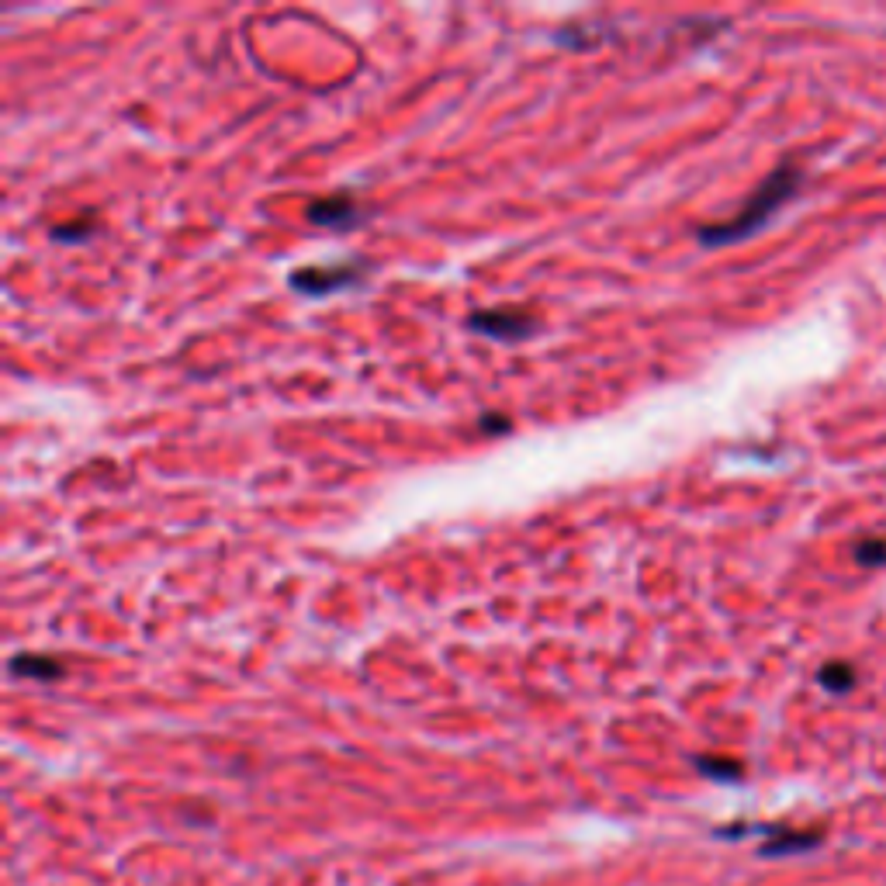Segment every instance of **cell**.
<instances>
[{
  "label": "cell",
  "instance_id": "6da1fadb",
  "mask_svg": "<svg viewBox=\"0 0 886 886\" xmlns=\"http://www.w3.org/2000/svg\"><path fill=\"white\" fill-rule=\"evenodd\" d=\"M800 180H803L800 167H793V163H783V167L772 170V174L755 187V194L745 201V208H741L738 215H731V219H724V222L703 225V229L696 232V239H700L703 246L741 243V239H748L752 232L762 229V225L769 222L772 215H776L779 208H783L786 201L793 198V194H797Z\"/></svg>",
  "mask_w": 886,
  "mask_h": 886
},
{
  "label": "cell",
  "instance_id": "7a4b0ae2",
  "mask_svg": "<svg viewBox=\"0 0 886 886\" xmlns=\"http://www.w3.org/2000/svg\"><path fill=\"white\" fill-rule=\"evenodd\" d=\"M537 315L533 312H523V309H485V312H475L468 319V329H475V333L482 336H492V340H527V336L537 333Z\"/></svg>",
  "mask_w": 886,
  "mask_h": 886
},
{
  "label": "cell",
  "instance_id": "3957f363",
  "mask_svg": "<svg viewBox=\"0 0 886 886\" xmlns=\"http://www.w3.org/2000/svg\"><path fill=\"white\" fill-rule=\"evenodd\" d=\"M360 281V264H326V267H302L291 274V288L302 295L322 298L329 291H340L347 284Z\"/></svg>",
  "mask_w": 886,
  "mask_h": 886
},
{
  "label": "cell",
  "instance_id": "277c9868",
  "mask_svg": "<svg viewBox=\"0 0 886 886\" xmlns=\"http://www.w3.org/2000/svg\"><path fill=\"white\" fill-rule=\"evenodd\" d=\"M305 215H309L312 225H322V229H350L360 219V208L347 194H329V198H315L305 208Z\"/></svg>",
  "mask_w": 886,
  "mask_h": 886
},
{
  "label": "cell",
  "instance_id": "5b68a950",
  "mask_svg": "<svg viewBox=\"0 0 886 886\" xmlns=\"http://www.w3.org/2000/svg\"><path fill=\"white\" fill-rule=\"evenodd\" d=\"M824 842V831H783L776 828V835H769L758 852L762 855H797V852H810Z\"/></svg>",
  "mask_w": 886,
  "mask_h": 886
},
{
  "label": "cell",
  "instance_id": "8992f818",
  "mask_svg": "<svg viewBox=\"0 0 886 886\" xmlns=\"http://www.w3.org/2000/svg\"><path fill=\"white\" fill-rule=\"evenodd\" d=\"M7 668H11V675H18V679H42V682L63 679V662H56V658L49 655H14Z\"/></svg>",
  "mask_w": 886,
  "mask_h": 886
},
{
  "label": "cell",
  "instance_id": "52a82bcc",
  "mask_svg": "<svg viewBox=\"0 0 886 886\" xmlns=\"http://www.w3.org/2000/svg\"><path fill=\"white\" fill-rule=\"evenodd\" d=\"M693 762H696V769H700L703 776H707V779H717V783H738V779L745 776V769H741V762H734V758L696 755Z\"/></svg>",
  "mask_w": 886,
  "mask_h": 886
},
{
  "label": "cell",
  "instance_id": "ba28073f",
  "mask_svg": "<svg viewBox=\"0 0 886 886\" xmlns=\"http://www.w3.org/2000/svg\"><path fill=\"white\" fill-rule=\"evenodd\" d=\"M817 682H821L828 693H848L855 686V668L848 662H828L817 672Z\"/></svg>",
  "mask_w": 886,
  "mask_h": 886
},
{
  "label": "cell",
  "instance_id": "9c48e42d",
  "mask_svg": "<svg viewBox=\"0 0 886 886\" xmlns=\"http://www.w3.org/2000/svg\"><path fill=\"white\" fill-rule=\"evenodd\" d=\"M852 554H855V561H859V565H866V568H880V565H886V540H883V537L859 540Z\"/></svg>",
  "mask_w": 886,
  "mask_h": 886
},
{
  "label": "cell",
  "instance_id": "30bf717a",
  "mask_svg": "<svg viewBox=\"0 0 886 886\" xmlns=\"http://www.w3.org/2000/svg\"><path fill=\"white\" fill-rule=\"evenodd\" d=\"M90 232H94V219H73V225H56L52 239H59V243H80Z\"/></svg>",
  "mask_w": 886,
  "mask_h": 886
},
{
  "label": "cell",
  "instance_id": "8fae6325",
  "mask_svg": "<svg viewBox=\"0 0 886 886\" xmlns=\"http://www.w3.org/2000/svg\"><path fill=\"white\" fill-rule=\"evenodd\" d=\"M482 430H509V419H482Z\"/></svg>",
  "mask_w": 886,
  "mask_h": 886
}]
</instances>
